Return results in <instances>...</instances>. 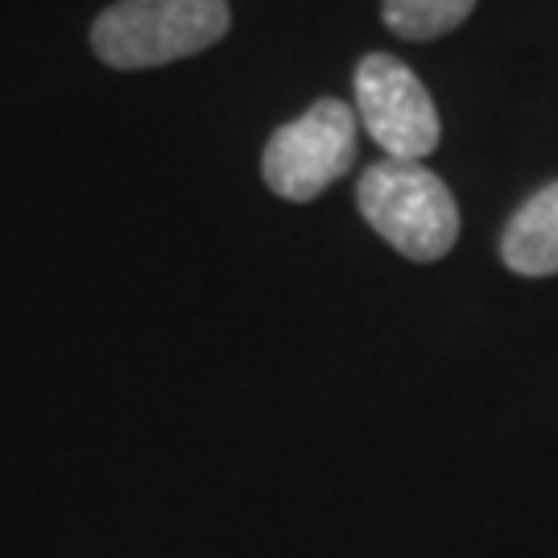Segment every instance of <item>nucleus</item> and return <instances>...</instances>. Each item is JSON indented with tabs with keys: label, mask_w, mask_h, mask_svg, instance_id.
<instances>
[{
	"label": "nucleus",
	"mask_w": 558,
	"mask_h": 558,
	"mask_svg": "<svg viewBox=\"0 0 558 558\" xmlns=\"http://www.w3.org/2000/svg\"><path fill=\"white\" fill-rule=\"evenodd\" d=\"M356 207L364 223L405 260H439L459 240V207L447 182L422 161L385 158L360 174Z\"/></svg>",
	"instance_id": "nucleus-1"
},
{
	"label": "nucleus",
	"mask_w": 558,
	"mask_h": 558,
	"mask_svg": "<svg viewBox=\"0 0 558 558\" xmlns=\"http://www.w3.org/2000/svg\"><path fill=\"white\" fill-rule=\"evenodd\" d=\"M228 25V0H117L92 25V50L117 71H145L203 54Z\"/></svg>",
	"instance_id": "nucleus-2"
},
{
	"label": "nucleus",
	"mask_w": 558,
	"mask_h": 558,
	"mask_svg": "<svg viewBox=\"0 0 558 558\" xmlns=\"http://www.w3.org/2000/svg\"><path fill=\"white\" fill-rule=\"evenodd\" d=\"M356 112L336 96L315 100L299 120L281 124L260 154L265 186L290 203L319 199L356 161Z\"/></svg>",
	"instance_id": "nucleus-3"
},
{
	"label": "nucleus",
	"mask_w": 558,
	"mask_h": 558,
	"mask_svg": "<svg viewBox=\"0 0 558 558\" xmlns=\"http://www.w3.org/2000/svg\"><path fill=\"white\" fill-rule=\"evenodd\" d=\"M356 120L393 161H422L439 145V108L422 80L393 54H364L356 66Z\"/></svg>",
	"instance_id": "nucleus-4"
},
{
	"label": "nucleus",
	"mask_w": 558,
	"mask_h": 558,
	"mask_svg": "<svg viewBox=\"0 0 558 558\" xmlns=\"http://www.w3.org/2000/svg\"><path fill=\"white\" fill-rule=\"evenodd\" d=\"M500 260L521 278L558 274V179L534 191L500 232Z\"/></svg>",
	"instance_id": "nucleus-5"
},
{
	"label": "nucleus",
	"mask_w": 558,
	"mask_h": 558,
	"mask_svg": "<svg viewBox=\"0 0 558 558\" xmlns=\"http://www.w3.org/2000/svg\"><path fill=\"white\" fill-rule=\"evenodd\" d=\"M480 0H380L385 25L405 41H435L472 17Z\"/></svg>",
	"instance_id": "nucleus-6"
}]
</instances>
